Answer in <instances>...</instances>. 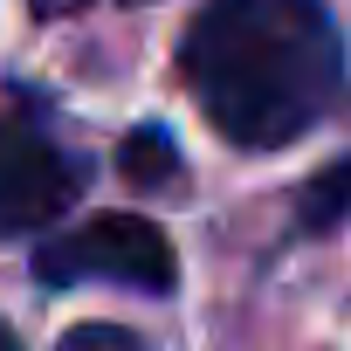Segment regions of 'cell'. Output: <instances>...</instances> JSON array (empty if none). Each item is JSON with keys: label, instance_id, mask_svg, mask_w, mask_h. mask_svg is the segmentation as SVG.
<instances>
[{"label": "cell", "instance_id": "6da1fadb", "mask_svg": "<svg viewBox=\"0 0 351 351\" xmlns=\"http://www.w3.org/2000/svg\"><path fill=\"white\" fill-rule=\"evenodd\" d=\"M180 76L228 145L276 152L330 117L344 42L324 0H207L186 21Z\"/></svg>", "mask_w": 351, "mask_h": 351}, {"label": "cell", "instance_id": "7a4b0ae2", "mask_svg": "<svg viewBox=\"0 0 351 351\" xmlns=\"http://www.w3.org/2000/svg\"><path fill=\"white\" fill-rule=\"evenodd\" d=\"M35 276L49 289H69V282H110V289H145V296H165L180 282V262H172V241L158 221L145 214H97L56 241L35 248Z\"/></svg>", "mask_w": 351, "mask_h": 351}, {"label": "cell", "instance_id": "3957f363", "mask_svg": "<svg viewBox=\"0 0 351 351\" xmlns=\"http://www.w3.org/2000/svg\"><path fill=\"white\" fill-rule=\"evenodd\" d=\"M76 193H83V165L35 117H0V234L49 228Z\"/></svg>", "mask_w": 351, "mask_h": 351}, {"label": "cell", "instance_id": "277c9868", "mask_svg": "<svg viewBox=\"0 0 351 351\" xmlns=\"http://www.w3.org/2000/svg\"><path fill=\"white\" fill-rule=\"evenodd\" d=\"M117 172H124L131 186L158 193V186H172V180H180V152H172V138H165L158 124H138V131L117 145Z\"/></svg>", "mask_w": 351, "mask_h": 351}, {"label": "cell", "instance_id": "5b68a950", "mask_svg": "<svg viewBox=\"0 0 351 351\" xmlns=\"http://www.w3.org/2000/svg\"><path fill=\"white\" fill-rule=\"evenodd\" d=\"M344 207H351V158H337V165H324L317 180L303 186V200H296V228H337L344 221Z\"/></svg>", "mask_w": 351, "mask_h": 351}, {"label": "cell", "instance_id": "8992f818", "mask_svg": "<svg viewBox=\"0 0 351 351\" xmlns=\"http://www.w3.org/2000/svg\"><path fill=\"white\" fill-rule=\"evenodd\" d=\"M56 351H145V344H138V330H124V324H76Z\"/></svg>", "mask_w": 351, "mask_h": 351}, {"label": "cell", "instance_id": "52a82bcc", "mask_svg": "<svg viewBox=\"0 0 351 351\" xmlns=\"http://www.w3.org/2000/svg\"><path fill=\"white\" fill-rule=\"evenodd\" d=\"M76 8H90V0H28V14H42V21H62Z\"/></svg>", "mask_w": 351, "mask_h": 351}, {"label": "cell", "instance_id": "ba28073f", "mask_svg": "<svg viewBox=\"0 0 351 351\" xmlns=\"http://www.w3.org/2000/svg\"><path fill=\"white\" fill-rule=\"evenodd\" d=\"M0 351H21V344H14V330H8V324H0Z\"/></svg>", "mask_w": 351, "mask_h": 351}]
</instances>
